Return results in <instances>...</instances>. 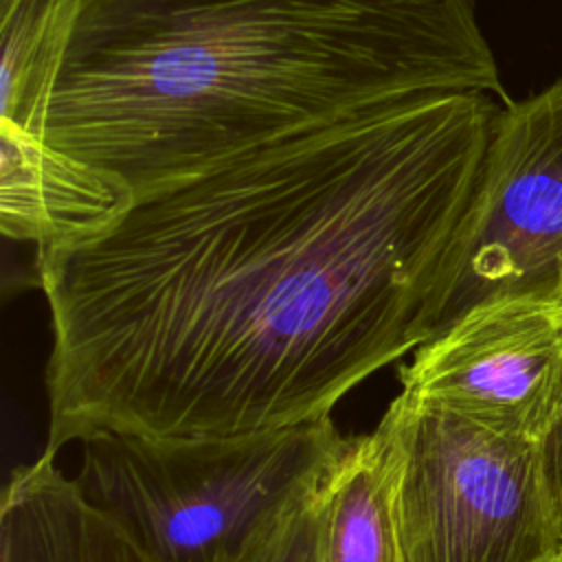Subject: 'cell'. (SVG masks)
Wrapping results in <instances>:
<instances>
[{"instance_id":"cell-10","label":"cell","mask_w":562,"mask_h":562,"mask_svg":"<svg viewBox=\"0 0 562 562\" xmlns=\"http://www.w3.org/2000/svg\"><path fill=\"white\" fill-rule=\"evenodd\" d=\"M86 0H0V121L44 136Z\"/></svg>"},{"instance_id":"cell-4","label":"cell","mask_w":562,"mask_h":562,"mask_svg":"<svg viewBox=\"0 0 562 562\" xmlns=\"http://www.w3.org/2000/svg\"><path fill=\"white\" fill-rule=\"evenodd\" d=\"M378 426L395 452L406 562H562L533 437L400 395Z\"/></svg>"},{"instance_id":"cell-3","label":"cell","mask_w":562,"mask_h":562,"mask_svg":"<svg viewBox=\"0 0 562 562\" xmlns=\"http://www.w3.org/2000/svg\"><path fill=\"white\" fill-rule=\"evenodd\" d=\"M345 437L331 417L233 437L99 432L75 483L156 562H228L310 490Z\"/></svg>"},{"instance_id":"cell-6","label":"cell","mask_w":562,"mask_h":562,"mask_svg":"<svg viewBox=\"0 0 562 562\" xmlns=\"http://www.w3.org/2000/svg\"><path fill=\"white\" fill-rule=\"evenodd\" d=\"M400 397L536 437L562 397V296L476 305L397 369Z\"/></svg>"},{"instance_id":"cell-5","label":"cell","mask_w":562,"mask_h":562,"mask_svg":"<svg viewBox=\"0 0 562 562\" xmlns=\"http://www.w3.org/2000/svg\"><path fill=\"white\" fill-rule=\"evenodd\" d=\"M529 294L562 296V81L501 103L437 331L476 305Z\"/></svg>"},{"instance_id":"cell-7","label":"cell","mask_w":562,"mask_h":562,"mask_svg":"<svg viewBox=\"0 0 562 562\" xmlns=\"http://www.w3.org/2000/svg\"><path fill=\"white\" fill-rule=\"evenodd\" d=\"M134 202L114 171L70 156L44 136L0 121V231L40 248L110 228Z\"/></svg>"},{"instance_id":"cell-1","label":"cell","mask_w":562,"mask_h":562,"mask_svg":"<svg viewBox=\"0 0 562 562\" xmlns=\"http://www.w3.org/2000/svg\"><path fill=\"white\" fill-rule=\"evenodd\" d=\"M498 108L457 92L299 134L40 248L46 450L329 419L435 336Z\"/></svg>"},{"instance_id":"cell-9","label":"cell","mask_w":562,"mask_h":562,"mask_svg":"<svg viewBox=\"0 0 562 562\" xmlns=\"http://www.w3.org/2000/svg\"><path fill=\"white\" fill-rule=\"evenodd\" d=\"M321 562H406L386 432L345 437L318 481Z\"/></svg>"},{"instance_id":"cell-12","label":"cell","mask_w":562,"mask_h":562,"mask_svg":"<svg viewBox=\"0 0 562 562\" xmlns=\"http://www.w3.org/2000/svg\"><path fill=\"white\" fill-rule=\"evenodd\" d=\"M540 485L562 555V397L533 437Z\"/></svg>"},{"instance_id":"cell-8","label":"cell","mask_w":562,"mask_h":562,"mask_svg":"<svg viewBox=\"0 0 562 562\" xmlns=\"http://www.w3.org/2000/svg\"><path fill=\"white\" fill-rule=\"evenodd\" d=\"M15 468L0 509V562H156L55 463Z\"/></svg>"},{"instance_id":"cell-2","label":"cell","mask_w":562,"mask_h":562,"mask_svg":"<svg viewBox=\"0 0 562 562\" xmlns=\"http://www.w3.org/2000/svg\"><path fill=\"white\" fill-rule=\"evenodd\" d=\"M457 92L509 101L474 0H86L44 140L140 195Z\"/></svg>"},{"instance_id":"cell-11","label":"cell","mask_w":562,"mask_h":562,"mask_svg":"<svg viewBox=\"0 0 562 562\" xmlns=\"http://www.w3.org/2000/svg\"><path fill=\"white\" fill-rule=\"evenodd\" d=\"M318 481L261 527L228 562H321Z\"/></svg>"}]
</instances>
